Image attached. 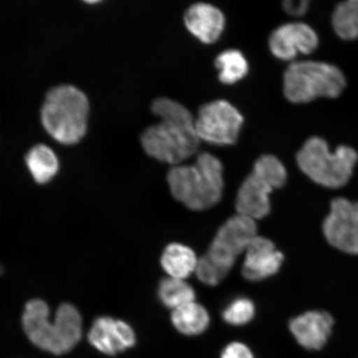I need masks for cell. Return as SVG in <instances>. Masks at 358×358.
Returning a JSON list of instances; mask_svg holds the SVG:
<instances>
[{"label": "cell", "mask_w": 358, "mask_h": 358, "mask_svg": "<svg viewBox=\"0 0 358 358\" xmlns=\"http://www.w3.org/2000/svg\"><path fill=\"white\" fill-rule=\"evenodd\" d=\"M159 298L165 307L172 310L195 301L194 288L185 280L167 277L160 281L158 290Z\"/></svg>", "instance_id": "d6986e66"}, {"label": "cell", "mask_w": 358, "mask_h": 358, "mask_svg": "<svg viewBox=\"0 0 358 358\" xmlns=\"http://www.w3.org/2000/svg\"><path fill=\"white\" fill-rule=\"evenodd\" d=\"M89 343L96 350L108 356L136 345V336L131 325L110 317H100L94 321L88 334Z\"/></svg>", "instance_id": "7c38bea8"}, {"label": "cell", "mask_w": 358, "mask_h": 358, "mask_svg": "<svg viewBox=\"0 0 358 358\" xmlns=\"http://www.w3.org/2000/svg\"><path fill=\"white\" fill-rule=\"evenodd\" d=\"M323 229L331 245L343 252L358 255V203L334 199Z\"/></svg>", "instance_id": "30bf717a"}, {"label": "cell", "mask_w": 358, "mask_h": 358, "mask_svg": "<svg viewBox=\"0 0 358 358\" xmlns=\"http://www.w3.org/2000/svg\"><path fill=\"white\" fill-rule=\"evenodd\" d=\"M48 306L41 299L26 304L22 317V328L31 342L55 355L69 352L78 345L83 336L82 317L77 308L64 303L57 308L55 322L49 320Z\"/></svg>", "instance_id": "7a4b0ae2"}, {"label": "cell", "mask_w": 358, "mask_h": 358, "mask_svg": "<svg viewBox=\"0 0 358 358\" xmlns=\"http://www.w3.org/2000/svg\"><path fill=\"white\" fill-rule=\"evenodd\" d=\"M167 181L173 198L194 211L211 208L221 200L223 165L208 152H201L191 165H174Z\"/></svg>", "instance_id": "3957f363"}, {"label": "cell", "mask_w": 358, "mask_h": 358, "mask_svg": "<svg viewBox=\"0 0 358 358\" xmlns=\"http://www.w3.org/2000/svg\"><path fill=\"white\" fill-rule=\"evenodd\" d=\"M171 321L179 333L185 336H198L208 329L210 316L201 304L194 301L173 310Z\"/></svg>", "instance_id": "e0dca14e"}, {"label": "cell", "mask_w": 358, "mask_h": 358, "mask_svg": "<svg viewBox=\"0 0 358 358\" xmlns=\"http://www.w3.org/2000/svg\"><path fill=\"white\" fill-rule=\"evenodd\" d=\"M256 313L254 303L250 299L239 297L228 303L222 311V319L227 324L234 326L248 324L253 320Z\"/></svg>", "instance_id": "7402d4cb"}, {"label": "cell", "mask_w": 358, "mask_h": 358, "mask_svg": "<svg viewBox=\"0 0 358 358\" xmlns=\"http://www.w3.org/2000/svg\"><path fill=\"white\" fill-rule=\"evenodd\" d=\"M26 164L34 180L40 185L47 183L55 177L59 169V162L55 152L44 145H38L26 156Z\"/></svg>", "instance_id": "ac0fdd59"}, {"label": "cell", "mask_w": 358, "mask_h": 358, "mask_svg": "<svg viewBox=\"0 0 358 358\" xmlns=\"http://www.w3.org/2000/svg\"><path fill=\"white\" fill-rule=\"evenodd\" d=\"M151 110L160 122L142 134L141 144L148 155L174 166L198 151L201 140L195 118L185 106L159 97L152 103Z\"/></svg>", "instance_id": "6da1fadb"}, {"label": "cell", "mask_w": 358, "mask_h": 358, "mask_svg": "<svg viewBox=\"0 0 358 358\" xmlns=\"http://www.w3.org/2000/svg\"><path fill=\"white\" fill-rule=\"evenodd\" d=\"M296 159L299 169L313 182L331 189H338L350 179L357 155L352 148L344 145L331 153L323 138L312 137L298 152Z\"/></svg>", "instance_id": "8992f818"}, {"label": "cell", "mask_w": 358, "mask_h": 358, "mask_svg": "<svg viewBox=\"0 0 358 358\" xmlns=\"http://www.w3.org/2000/svg\"><path fill=\"white\" fill-rule=\"evenodd\" d=\"M185 22L187 29L201 42L213 43L222 33L225 17L213 4L199 2L187 8L185 13Z\"/></svg>", "instance_id": "9a60e30c"}, {"label": "cell", "mask_w": 358, "mask_h": 358, "mask_svg": "<svg viewBox=\"0 0 358 358\" xmlns=\"http://www.w3.org/2000/svg\"><path fill=\"white\" fill-rule=\"evenodd\" d=\"M346 87L337 66L324 62H292L284 74V93L294 103H306L317 97L336 98Z\"/></svg>", "instance_id": "52a82bcc"}, {"label": "cell", "mask_w": 358, "mask_h": 358, "mask_svg": "<svg viewBox=\"0 0 358 358\" xmlns=\"http://www.w3.org/2000/svg\"><path fill=\"white\" fill-rule=\"evenodd\" d=\"M308 0H299V1H294V0H286L283 3L284 10L293 16H301L304 15L308 10Z\"/></svg>", "instance_id": "cb8c5ba5"}, {"label": "cell", "mask_w": 358, "mask_h": 358, "mask_svg": "<svg viewBox=\"0 0 358 358\" xmlns=\"http://www.w3.org/2000/svg\"><path fill=\"white\" fill-rule=\"evenodd\" d=\"M257 236L256 221L237 214L223 224L208 252L199 259L195 274L204 285L215 286L226 278L236 259Z\"/></svg>", "instance_id": "277c9868"}, {"label": "cell", "mask_w": 358, "mask_h": 358, "mask_svg": "<svg viewBox=\"0 0 358 358\" xmlns=\"http://www.w3.org/2000/svg\"><path fill=\"white\" fill-rule=\"evenodd\" d=\"M243 265L244 278L259 281L268 278L279 272L284 256L271 240L266 237H255L245 250Z\"/></svg>", "instance_id": "4fadbf2b"}, {"label": "cell", "mask_w": 358, "mask_h": 358, "mask_svg": "<svg viewBox=\"0 0 358 358\" xmlns=\"http://www.w3.org/2000/svg\"><path fill=\"white\" fill-rule=\"evenodd\" d=\"M215 65L219 69V79L225 84H232L243 78L248 71L246 58L237 49H227L215 59Z\"/></svg>", "instance_id": "ffe728a7"}, {"label": "cell", "mask_w": 358, "mask_h": 358, "mask_svg": "<svg viewBox=\"0 0 358 358\" xmlns=\"http://www.w3.org/2000/svg\"><path fill=\"white\" fill-rule=\"evenodd\" d=\"M319 38L310 26L303 22H289L278 27L268 38V47L276 57L293 60L299 53L315 50Z\"/></svg>", "instance_id": "8fae6325"}, {"label": "cell", "mask_w": 358, "mask_h": 358, "mask_svg": "<svg viewBox=\"0 0 358 358\" xmlns=\"http://www.w3.org/2000/svg\"><path fill=\"white\" fill-rule=\"evenodd\" d=\"M333 26L340 38L346 40L358 38V0L338 4L334 13Z\"/></svg>", "instance_id": "44dd1931"}, {"label": "cell", "mask_w": 358, "mask_h": 358, "mask_svg": "<svg viewBox=\"0 0 358 358\" xmlns=\"http://www.w3.org/2000/svg\"><path fill=\"white\" fill-rule=\"evenodd\" d=\"M89 108L87 96L78 88L70 85L52 88L42 107L43 127L61 144H77L87 133Z\"/></svg>", "instance_id": "5b68a950"}, {"label": "cell", "mask_w": 358, "mask_h": 358, "mask_svg": "<svg viewBox=\"0 0 358 358\" xmlns=\"http://www.w3.org/2000/svg\"><path fill=\"white\" fill-rule=\"evenodd\" d=\"M243 122V115L229 101L216 100L200 107L195 129L201 141L219 145H234Z\"/></svg>", "instance_id": "9c48e42d"}, {"label": "cell", "mask_w": 358, "mask_h": 358, "mask_svg": "<svg viewBox=\"0 0 358 358\" xmlns=\"http://www.w3.org/2000/svg\"><path fill=\"white\" fill-rule=\"evenodd\" d=\"M221 358H256L250 348L240 342L228 344L221 353Z\"/></svg>", "instance_id": "603a6c76"}, {"label": "cell", "mask_w": 358, "mask_h": 358, "mask_svg": "<svg viewBox=\"0 0 358 358\" xmlns=\"http://www.w3.org/2000/svg\"><path fill=\"white\" fill-rule=\"evenodd\" d=\"M199 259L189 246L172 243L165 248L161 257V265L169 277L185 280L196 272Z\"/></svg>", "instance_id": "2e32d148"}, {"label": "cell", "mask_w": 358, "mask_h": 358, "mask_svg": "<svg viewBox=\"0 0 358 358\" xmlns=\"http://www.w3.org/2000/svg\"><path fill=\"white\" fill-rule=\"evenodd\" d=\"M334 325L329 313L310 311L294 317L289 323V330L303 348L308 350H320L325 345Z\"/></svg>", "instance_id": "5bb4252c"}, {"label": "cell", "mask_w": 358, "mask_h": 358, "mask_svg": "<svg viewBox=\"0 0 358 358\" xmlns=\"http://www.w3.org/2000/svg\"><path fill=\"white\" fill-rule=\"evenodd\" d=\"M286 179L287 172L277 157H259L237 192V214L254 221L266 217L271 212L270 194L273 190L283 187Z\"/></svg>", "instance_id": "ba28073f"}]
</instances>
